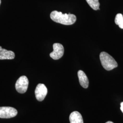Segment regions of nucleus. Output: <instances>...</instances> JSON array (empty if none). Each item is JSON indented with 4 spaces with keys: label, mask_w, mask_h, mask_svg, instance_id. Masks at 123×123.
<instances>
[{
    "label": "nucleus",
    "mask_w": 123,
    "mask_h": 123,
    "mask_svg": "<svg viewBox=\"0 0 123 123\" xmlns=\"http://www.w3.org/2000/svg\"><path fill=\"white\" fill-rule=\"evenodd\" d=\"M18 114V111L10 107H0V118L9 119L15 117Z\"/></svg>",
    "instance_id": "nucleus-4"
},
{
    "label": "nucleus",
    "mask_w": 123,
    "mask_h": 123,
    "mask_svg": "<svg viewBox=\"0 0 123 123\" xmlns=\"http://www.w3.org/2000/svg\"><path fill=\"white\" fill-rule=\"evenodd\" d=\"M120 106H121V107H120V110H121V111L122 112V113H123V102H122V103H121Z\"/></svg>",
    "instance_id": "nucleus-12"
},
{
    "label": "nucleus",
    "mask_w": 123,
    "mask_h": 123,
    "mask_svg": "<svg viewBox=\"0 0 123 123\" xmlns=\"http://www.w3.org/2000/svg\"><path fill=\"white\" fill-rule=\"evenodd\" d=\"M0 49H2V47L1 46H0Z\"/></svg>",
    "instance_id": "nucleus-14"
},
{
    "label": "nucleus",
    "mask_w": 123,
    "mask_h": 123,
    "mask_svg": "<svg viewBox=\"0 0 123 123\" xmlns=\"http://www.w3.org/2000/svg\"><path fill=\"white\" fill-rule=\"evenodd\" d=\"M70 123H84L82 115L78 111L73 112L69 116Z\"/></svg>",
    "instance_id": "nucleus-9"
},
{
    "label": "nucleus",
    "mask_w": 123,
    "mask_h": 123,
    "mask_svg": "<svg viewBox=\"0 0 123 123\" xmlns=\"http://www.w3.org/2000/svg\"><path fill=\"white\" fill-rule=\"evenodd\" d=\"M50 18L55 22L65 25H70L74 24L77 18L75 15L69 14H62L61 12L54 11L50 14Z\"/></svg>",
    "instance_id": "nucleus-1"
},
{
    "label": "nucleus",
    "mask_w": 123,
    "mask_h": 123,
    "mask_svg": "<svg viewBox=\"0 0 123 123\" xmlns=\"http://www.w3.org/2000/svg\"><path fill=\"white\" fill-rule=\"evenodd\" d=\"M114 123L113 122H111V121H108V122H107L106 123Z\"/></svg>",
    "instance_id": "nucleus-13"
},
{
    "label": "nucleus",
    "mask_w": 123,
    "mask_h": 123,
    "mask_svg": "<svg viewBox=\"0 0 123 123\" xmlns=\"http://www.w3.org/2000/svg\"><path fill=\"white\" fill-rule=\"evenodd\" d=\"M78 75L79 79V83L81 86L85 88L88 87L89 81L88 77L83 71L79 70L78 72Z\"/></svg>",
    "instance_id": "nucleus-7"
},
{
    "label": "nucleus",
    "mask_w": 123,
    "mask_h": 123,
    "mask_svg": "<svg viewBox=\"0 0 123 123\" xmlns=\"http://www.w3.org/2000/svg\"><path fill=\"white\" fill-rule=\"evenodd\" d=\"M29 84V81L25 76L20 77L16 82L15 88L18 92L24 93L26 92Z\"/></svg>",
    "instance_id": "nucleus-3"
},
{
    "label": "nucleus",
    "mask_w": 123,
    "mask_h": 123,
    "mask_svg": "<svg viewBox=\"0 0 123 123\" xmlns=\"http://www.w3.org/2000/svg\"><path fill=\"white\" fill-rule=\"evenodd\" d=\"M35 93L38 101H43L48 93V89L44 84H38L36 88Z\"/></svg>",
    "instance_id": "nucleus-6"
},
{
    "label": "nucleus",
    "mask_w": 123,
    "mask_h": 123,
    "mask_svg": "<svg viewBox=\"0 0 123 123\" xmlns=\"http://www.w3.org/2000/svg\"><path fill=\"white\" fill-rule=\"evenodd\" d=\"M53 51L50 53V56L54 60H58L61 58L64 54V47L60 43H55L53 45Z\"/></svg>",
    "instance_id": "nucleus-5"
},
{
    "label": "nucleus",
    "mask_w": 123,
    "mask_h": 123,
    "mask_svg": "<svg viewBox=\"0 0 123 123\" xmlns=\"http://www.w3.org/2000/svg\"><path fill=\"white\" fill-rule=\"evenodd\" d=\"M99 57L102 65L106 70H111L118 66L114 58L106 52H101Z\"/></svg>",
    "instance_id": "nucleus-2"
},
{
    "label": "nucleus",
    "mask_w": 123,
    "mask_h": 123,
    "mask_svg": "<svg viewBox=\"0 0 123 123\" xmlns=\"http://www.w3.org/2000/svg\"><path fill=\"white\" fill-rule=\"evenodd\" d=\"M114 21L116 25H119L120 28L123 29V16L122 14H117L115 18Z\"/></svg>",
    "instance_id": "nucleus-11"
},
{
    "label": "nucleus",
    "mask_w": 123,
    "mask_h": 123,
    "mask_svg": "<svg viewBox=\"0 0 123 123\" xmlns=\"http://www.w3.org/2000/svg\"><path fill=\"white\" fill-rule=\"evenodd\" d=\"M88 4L94 10L99 9V2L98 0H86Z\"/></svg>",
    "instance_id": "nucleus-10"
},
{
    "label": "nucleus",
    "mask_w": 123,
    "mask_h": 123,
    "mask_svg": "<svg viewBox=\"0 0 123 123\" xmlns=\"http://www.w3.org/2000/svg\"><path fill=\"white\" fill-rule=\"evenodd\" d=\"M15 57L14 53L5 49H0V60L13 59Z\"/></svg>",
    "instance_id": "nucleus-8"
},
{
    "label": "nucleus",
    "mask_w": 123,
    "mask_h": 123,
    "mask_svg": "<svg viewBox=\"0 0 123 123\" xmlns=\"http://www.w3.org/2000/svg\"><path fill=\"white\" fill-rule=\"evenodd\" d=\"M0 3H1V0H0Z\"/></svg>",
    "instance_id": "nucleus-15"
}]
</instances>
